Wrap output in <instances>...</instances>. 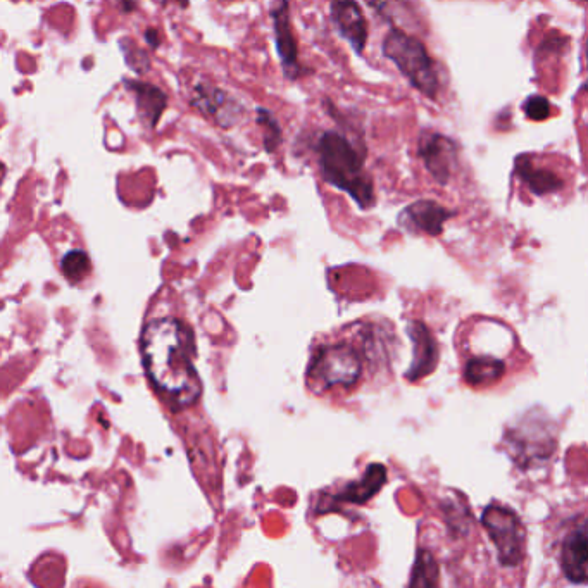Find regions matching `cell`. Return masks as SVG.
<instances>
[{
    "mask_svg": "<svg viewBox=\"0 0 588 588\" xmlns=\"http://www.w3.org/2000/svg\"><path fill=\"white\" fill-rule=\"evenodd\" d=\"M526 118L532 121H544L551 116V102L547 101L542 95H530L523 104Z\"/></svg>",
    "mask_w": 588,
    "mask_h": 588,
    "instance_id": "cell-21",
    "label": "cell"
},
{
    "mask_svg": "<svg viewBox=\"0 0 588 588\" xmlns=\"http://www.w3.org/2000/svg\"><path fill=\"white\" fill-rule=\"evenodd\" d=\"M368 4L375 9L380 18L385 19L394 28H421L420 16L416 13V7L411 4V0H368Z\"/></svg>",
    "mask_w": 588,
    "mask_h": 588,
    "instance_id": "cell-16",
    "label": "cell"
},
{
    "mask_svg": "<svg viewBox=\"0 0 588 588\" xmlns=\"http://www.w3.org/2000/svg\"><path fill=\"white\" fill-rule=\"evenodd\" d=\"M580 2H585V0H580Z\"/></svg>",
    "mask_w": 588,
    "mask_h": 588,
    "instance_id": "cell-25",
    "label": "cell"
},
{
    "mask_svg": "<svg viewBox=\"0 0 588 588\" xmlns=\"http://www.w3.org/2000/svg\"><path fill=\"white\" fill-rule=\"evenodd\" d=\"M482 525L497 549L502 566H520L526 554V532L518 514L509 507L488 506L482 514Z\"/></svg>",
    "mask_w": 588,
    "mask_h": 588,
    "instance_id": "cell-5",
    "label": "cell"
},
{
    "mask_svg": "<svg viewBox=\"0 0 588 588\" xmlns=\"http://www.w3.org/2000/svg\"><path fill=\"white\" fill-rule=\"evenodd\" d=\"M407 333L413 338L414 357L406 378L409 382H418L437 368L438 345L430 330L421 321H413L407 328Z\"/></svg>",
    "mask_w": 588,
    "mask_h": 588,
    "instance_id": "cell-11",
    "label": "cell"
},
{
    "mask_svg": "<svg viewBox=\"0 0 588 588\" xmlns=\"http://www.w3.org/2000/svg\"><path fill=\"white\" fill-rule=\"evenodd\" d=\"M454 216V211L435 201H416L407 206L399 216V225L413 233H425L438 237L444 225Z\"/></svg>",
    "mask_w": 588,
    "mask_h": 588,
    "instance_id": "cell-10",
    "label": "cell"
},
{
    "mask_svg": "<svg viewBox=\"0 0 588 588\" xmlns=\"http://www.w3.org/2000/svg\"><path fill=\"white\" fill-rule=\"evenodd\" d=\"M147 40H149L151 45H154V47L159 45V38H157V33L154 32V30H151V32L147 33Z\"/></svg>",
    "mask_w": 588,
    "mask_h": 588,
    "instance_id": "cell-22",
    "label": "cell"
},
{
    "mask_svg": "<svg viewBox=\"0 0 588 588\" xmlns=\"http://www.w3.org/2000/svg\"><path fill=\"white\" fill-rule=\"evenodd\" d=\"M126 88L135 95V102H137L138 114L142 116L147 125L156 126L157 121L161 118L168 99L164 95L163 90L149 85V83L140 82H126Z\"/></svg>",
    "mask_w": 588,
    "mask_h": 588,
    "instance_id": "cell-15",
    "label": "cell"
},
{
    "mask_svg": "<svg viewBox=\"0 0 588 588\" xmlns=\"http://www.w3.org/2000/svg\"><path fill=\"white\" fill-rule=\"evenodd\" d=\"M271 21H273L276 52L280 56L283 75L290 82H295L302 76V66L301 59H299V44H297L292 18H290V2L288 0H280L271 9Z\"/></svg>",
    "mask_w": 588,
    "mask_h": 588,
    "instance_id": "cell-7",
    "label": "cell"
},
{
    "mask_svg": "<svg viewBox=\"0 0 588 588\" xmlns=\"http://www.w3.org/2000/svg\"><path fill=\"white\" fill-rule=\"evenodd\" d=\"M418 156L438 185L451 182L459 161V147L451 137H445L442 133H423L418 144Z\"/></svg>",
    "mask_w": 588,
    "mask_h": 588,
    "instance_id": "cell-6",
    "label": "cell"
},
{
    "mask_svg": "<svg viewBox=\"0 0 588 588\" xmlns=\"http://www.w3.org/2000/svg\"><path fill=\"white\" fill-rule=\"evenodd\" d=\"M145 370L154 387L176 406H192L202 394L194 366L192 330L175 318H159L142 335Z\"/></svg>",
    "mask_w": 588,
    "mask_h": 588,
    "instance_id": "cell-1",
    "label": "cell"
},
{
    "mask_svg": "<svg viewBox=\"0 0 588 588\" xmlns=\"http://www.w3.org/2000/svg\"><path fill=\"white\" fill-rule=\"evenodd\" d=\"M330 16L338 35L349 42L352 51L363 56L368 44V23L357 0H328Z\"/></svg>",
    "mask_w": 588,
    "mask_h": 588,
    "instance_id": "cell-9",
    "label": "cell"
},
{
    "mask_svg": "<svg viewBox=\"0 0 588 588\" xmlns=\"http://www.w3.org/2000/svg\"><path fill=\"white\" fill-rule=\"evenodd\" d=\"M504 375L506 364L497 357L475 356L464 364V380L471 387H487L502 380Z\"/></svg>",
    "mask_w": 588,
    "mask_h": 588,
    "instance_id": "cell-17",
    "label": "cell"
},
{
    "mask_svg": "<svg viewBox=\"0 0 588 588\" xmlns=\"http://www.w3.org/2000/svg\"><path fill=\"white\" fill-rule=\"evenodd\" d=\"M387 482V468L383 464H371L366 470L363 478L357 482L347 483L340 492H338L337 501L349 502L356 506H363L366 502L371 501Z\"/></svg>",
    "mask_w": 588,
    "mask_h": 588,
    "instance_id": "cell-14",
    "label": "cell"
},
{
    "mask_svg": "<svg viewBox=\"0 0 588 588\" xmlns=\"http://www.w3.org/2000/svg\"><path fill=\"white\" fill-rule=\"evenodd\" d=\"M164 2H166V4H169V2H175V4L182 7H187L188 4V0H164Z\"/></svg>",
    "mask_w": 588,
    "mask_h": 588,
    "instance_id": "cell-23",
    "label": "cell"
},
{
    "mask_svg": "<svg viewBox=\"0 0 588 588\" xmlns=\"http://www.w3.org/2000/svg\"><path fill=\"white\" fill-rule=\"evenodd\" d=\"M438 583V564L428 551H420L414 564L413 587H433Z\"/></svg>",
    "mask_w": 588,
    "mask_h": 588,
    "instance_id": "cell-19",
    "label": "cell"
},
{
    "mask_svg": "<svg viewBox=\"0 0 588 588\" xmlns=\"http://www.w3.org/2000/svg\"><path fill=\"white\" fill-rule=\"evenodd\" d=\"M588 538L585 521L571 532L563 542L561 568L570 582L583 585L587 582Z\"/></svg>",
    "mask_w": 588,
    "mask_h": 588,
    "instance_id": "cell-12",
    "label": "cell"
},
{
    "mask_svg": "<svg viewBox=\"0 0 588 588\" xmlns=\"http://www.w3.org/2000/svg\"><path fill=\"white\" fill-rule=\"evenodd\" d=\"M192 104L221 128H232L245 114V107L235 101L232 95L207 83L194 88Z\"/></svg>",
    "mask_w": 588,
    "mask_h": 588,
    "instance_id": "cell-8",
    "label": "cell"
},
{
    "mask_svg": "<svg viewBox=\"0 0 588 588\" xmlns=\"http://www.w3.org/2000/svg\"><path fill=\"white\" fill-rule=\"evenodd\" d=\"M61 269L69 282H82L83 278L90 273V259L87 252H68L61 263Z\"/></svg>",
    "mask_w": 588,
    "mask_h": 588,
    "instance_id": "cell-20",
    "label": "cell"
},
{
    "mask_svg": "<svg viewBox=\"0 0 588 588\" xmlns=\"http://www.w3.org/2000/svg\"><path fill=\"white\" fill-rule=\"evenodd\" d=\"M363 375V359L351 344H328L314 352L307 382L316 394L333 388H352Z\"/></svg>",
    "mask_w": 588,
    "mask_h": 588,
    "instance_id": "cell-4",
    "label": "cell"
},
{
    "mask_svg": "<svg viewBox=\"0 0 588 588\" xmlns=\"http://www.w3.org/2000/svg\"><path fill=\"white\" fill-rule=\"evenodd\" d=\"M256 113L257 125L263 128L264 149L268 154H273L283 142L282 126L275 118V114L268 109L261 107V109H257Z\"/></svg>",
    "mask_w": 588,
    "mask_h": 588,
    "instance_id": "cell-18",
    "label": "cell"
},
{
    "mask_svg": "<svg viewBox=\"0 0 588 588\" xmlns=\"http://www.w3.org/2000/svg\"><path fill=\"white\" fill-rule=\"evenodd\" d=\"M316 151L325 183L351 195L361 209L375 206V183L364 166L366 154L357 151L349 138L333 130L321 133Z\"/></svg>",
    "mask_w": 588,
    "mask_h": 588,
    "instance_id": "cell-2",
    "label": "cell"
},
{
    "mask_svg": "<svg viewBox=\"0 0 588 588\" xmlns=\"http://www.w3.org/2000/svg\"><path fill=\"white\" fill-rule=\"evenodd\" d=\"M382 51L420 94L426 95L430 101H437L440 94L437 66L420 38L392 28L383 40Z\"/></svg>",
    "mask_w": 588,
    "mask_h": 588,
    "instance_id": "cell-3",
    "label": "cell"
},
{
    "mask_svg": "<svg viewBox=\"0 0 588 588\" xmlns=\"http://www.w3.org/2000/svg\"><path fill=\"white\" fill-rule=\"evenodd\" d=\"M221 2H232V0H221Z\"/></svg>",
    "mask_w": 588,
    "mask_h": 588,
    "instance_id": "cell-24",
    "label": "cell"
},
{
    "mask_svg": "<svg viewBox=\"0 0 588 588\" xmlns=\"http://www.w3.org/2000/svg\"><path fill=\"white\" fill-rule=\"evenodd\" d=\"M514 173L535 195L556 194L564 187L563 180L554 171L538 168L530 156L516 157Z\"/></svg>",
    "mask_w": 588,
    "mask_h": 588,
    "instance_id": "cell-13",
    "label": "cell"
}]
</instances>
